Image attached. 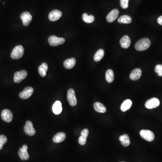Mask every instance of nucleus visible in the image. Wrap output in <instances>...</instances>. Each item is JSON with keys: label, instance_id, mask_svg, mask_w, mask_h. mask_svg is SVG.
Returning <instances> with one entry per match:
<instances>
[{"label": "nucleus", "instance_id": "obj_34", "mask_svg": "<svg viewBox=\"0 0 162 162\" xmlns=\"http://www.w3.org/2000/svg\"></svg>", "mask_w": 162, "mask_h": 162}, {"label": "nucleus", "instance_id": "obj_29", "mask_svg": "<svg viewBox=\"0 0 162 162\" xmlns=\"http://www.w3.org/2000/svg\"><path fill=\"white\" fill-rule=\"evenodd\" d=\"M155 72L158 74V75L160 77L162 76V65L159 64L156 65L155 67Z\"/></svg>", "mask_w": 162, "mask_h": 162}, {"label": "nucleus", "instance_id": "obj_26", "mask_svg": "<svg viewBox=\"0 0 162 162\" xmlns=\"http://www.w3.org/2000/svg\"><path fill=\"white\" fill-rule=\"evenodd\" d=\"M105 54V52L103 49H99L94 55V59L95 61L98 62L102 59Z\"/></svg>", "mask_w": 162, "mask_h": 162}, {"label": "nucleus", "instance_id": "obj_18", "mask_svg": "<svg viewBox=\"0 0 162 162\" xmlns=\"http://www.w3.org/2000/svg\"><path fill=\"white\" fill-rule=\"evenodd\" d=\"M75 64H76V60L74 58L67 59L64 62V66L66 69H71L74 67Z\"/></svg>", "mask_w": 162, "mask_h": 162}, {"label": "nucleus", "instance_id": "obj_8", "mask_svg": "<svg viewBox=\"0 0 162 162\" xmlns=\"http://www.w3.org/2000/svg\"><path fill=\"white\" fill-rule=\"evenodd\" d=\"M160 105V101L156 98H152L148 100L145 104L146 108L149 109H152L156 108Z\"/></svg>", "mask_w": 162, "mask_h": 162}, {"label": "nucleus", "instance_id": "obj_31", "mask_svg": "<svg viewBox=\"0 0 162 162\" xmlns=\"http://www.w3.org/2000/svg\"><path fill=\"white\" fill-rule=\"evenodd\" d=\"M86 138L81 135L78 139V143L81 145H84L86 143Z\"/></svg>", "mask_w": 162, "mask_h": 162}, {"label": "nucleus", "instance_id": "obj_21", "mask_svg": "<svg viewBox=\"0 0 162 162\" xmlns=\"http://www.w3.org/2000/svg\"><path fill=\"white\" fill-rule=\"evenodd\" d=\"M94 108L95 110L98 113H104L106 111V107L100 103H95L94 104Z\"/></svg>", "mask_w": 162, "mask_h": 162}, {"label": "nucleus", "instance_id": "obj_11", "mask_svg": "<svg viewBox=\"0 0 162 162\" xmlns=\"http://www.w3.org/2000/svg\"><path fill=\"white\" fill-rule=\"evenodd\" d=\"M20 18L22 20L23 25L25 26H28L32 20V16L29 12H24L20 15Z\"/></svg>", "mask_w": 162, "mask_h": 162}, {"label": "nucleus", "instance_id": "obj_6", "mask_svg": "<svg viewBox=\"0 0 162 162\" xmlns=\"http://www.w3.org/2000/svg\"><path fill=\"white\" fill-rule=\"evenodd\" d=\"M27 75L28 73L27 71L25 70L16 72L14 74V82L17 83L21 82L23 80H24L27 77Z\"/></svg>", "mask_w": 162, "mask_h": 162}, {"label": "nucleus", "instance_id": "obj_16", "mask_svg": "<svg viewBox=\"0 0 162 162\" xmlns=\"http://www.w3.org/2000/svg\"><path fill=\"white\" fill-rule=\"evenodd\" d=\"M120 44L122 48L127 49L130 46L131 40L128 36H124L120 40Z\"/></svg>", "mask_w": 162, "mask_h": 162}, {"label": "nucleus", "instance_id": "obj_3", "mask_svg": "<svg viewBox=\"0 0 162 162\" xmlns=\"http://www.w3.org/2000/svg\"><path fill=\"white\" fill-rule=\"evenodd\" d=\"M49 44L51 46H57L62 45L65 42V39L62 37H58L56 36H50L48 38Z\"/></svg>", "mask_w": 162, "mask_h": 162}, {"label": "nucleus", "instance_id": "obj_9", "mask_svg": "<svg viewBox=\"0 0 162 162\" xmlns=\"http://www.w3.org/2000/svg\"><path fill=\"white\" fill-rule=\"evenodd\" d=\"M1 116L2 120L7 123H10L13 120V114L7 109L4 110L2 111Z\"/></svg>", "mask_w": 162, "mask_h": 162}, {"label": "nucleus", "instance_id": "obj_4", "mask_svg": "<svg viewBox=\"0 0 162 162\" xmlns=\"http://www.w3.org/2000/svg\"><path fill=\"white\" fill-rule=\"evenodd\" d=\"M140 135L147 141H152L155 139V135L152 131L148 130H142L140 132Z\"/></svg>", "mask_w": 162, "mask_h": 162}, {"label": "nucleus", "instance_id": "obj_10", "mask_svg": "<svg viewBox=\"0 0 162 162\" xmlns=\"http://www.w3.org/2000/svg\"><path fill=\"white\" fill-rule=\"evenodd\" d=\"M33 88L30 86H28L25 88L24 89V90L19 94V97L22 99H27L29 98L30 96L33 94Z\"/></svg>", "mask_w": 162, "mask_h": 162}, {"label": "nucleus", "instance_id": "obj_14", "mask_svg": "<svg viewBox=\"0 0 162 162\" xmlns=\"http://www.w3.org/2000/svg\"><path fill=\"white\" fill-rule=\"evenodd\" d=\"M119 11L117 9H114L107 16L106 19L109 22H113L117 18L119 15Z\"/></svg>", "mask_w": 162, "mask_h": 162}, {"label": "nucleus", "instance_id": "obj_19", "mask_svg": "<svg viewBox=\"0 0 162 162\" xmlns=\"http://www.w3.org/2000/svg\"><path fill=\"white\" fill-rule=\"evenodd\" d=\"M52 110L54 113L56 115L60 114L62 111V104L59 100L54 103L52 107Z\"/></svg>", "mask_w": 162, "mask_h": 162}, {"label": "nucleus", "instance_id": "obj_17", "mask_svg": "<svg viewBox=\"0 0 162 162\" xmlns=\"http://www.w3.org/2000/svg\"><path fill=\"white\" fill-rule=\"evenodd\" d=\"M66 138V134L64 132H58L56 134L54 135L53 138V141L54 143H60L64 141Z\"/></svg>", "mask_w": 162, "mask_h": 162}, {"label": "nucleus", "instance_id": "obj_32", "mask_svg": "<svg viewBox=\"0 0 162 162\" xmlns=\"http://www.w3.org/2000/svg\"><path fill=\"white\" fill-rule=\"evenodd\" d=\"M89 134V131L88 129H84L81 132V135L87 138Z\"/></svg>", "mask_w": 162, "mask_h": 162}, {"label": "nucleus", "instance_id": "obj_15", "mask_svg": "<svg viewBox=\"0 0 162 162\" xmlns=\"http://www.w3.org/2000/svg\"><path fill=\"white\" fill-rule=\"evenodd\" d=\"M142 71L140 68H137L133 69L130 74V79L132 81L138 80L141 76Z\"/></svg>", "mask_w": 162, "mask_h": 162}, {"label": "nucleus", "instance_id": "obj_22", "mask_svg": "<svg viewBox=\"0 0 162 162\" xmlns=\"http://www.w3.org/2000/svg\"><path fill=\"white\" fill-rule=\"evenodd\" d=\"M48 66L47 64L43 63L39 68V72L40 75L42 77H45L46 75V72L48 70Z\"/></svg>", "mask_w": 162, "mask_h": 162}, {"label": "nucleus", "instance_id": "obj_13", "mask_svg": "<svg viewBox=\"0 0 162 162\" xmlns=\"http://www.w3.org/2000/svg\"><path fill=\"white\" fill-rule=\"evenodd\" d=\"M62 15V12H61L60 11L57 10H54L51 11V12L49 13L48 18H49V20L51 21H56L60 18Z\"/></svg>", "mask_w": 162, "mask_h": 162}, {"label": "nucleus", "instance_id": "obj_23", "mask_svg": "<svg viewBox=\"0 0 162 162\" xmlns=\"http://www.w3.org/2000/svg\"><path fill=\"white\" fill-rule=\"evenodd\" d=\"M132 101L129 99L126 100L124 101L123 102L121 106V110L123 112H125L129 110L132 106Z\"/></svg>", "mask_w": 162, "mask_h": 162}, {"label": "nucleus", "instance_id": "obj_2", "mask_svg": "<svg viewBox=\"0 0 162 162\" xmlns=\"http://www.w3.org/2000/svg\"><path fill=\"white\" fill-rule=\"evenodd\" d=\"M24 54V48L23 46L19 45L15 46L11 53V57L14 60H18L22 57Z\"/></svg>", "mask_w": 162, "mask_h": 162}, {"label": "nucleus", "instance_id": "obj_7", "mask_svg": "<svg viewBox=\"0 0 162 162\" xmlns=\"http://www.w3.org/2000/svg\"><path fill=\"white\" fill-rule=\"evenodd\" d=\"M25 133L29 136H33L36 133V131L33 127V123L30 121H27L24 127Z\"/></svg>", "mask_w": 162, "mask_h": 162}, {"label": "nucleus", "instance_id": "obj_20", "mask_svg": "<svg viewBox=\"0 0 162 162\" xmlns=\"http://www.w3.org/2000/svg\"><path fill=\"white\" fill-rule=\"evenodd\" d=\"M119 140L121 141V143L123 146L127 147L130 145V141L129 136L127 134L120 135L119 137Z\"/></svg>", "mask_w": 162, "mask_h": 162}, {"label": "nucleus", "instance_id": "obj_24", "mask_svg": "<svg viewBox=\"0 0 162 162\" xmlns=\"http://www.w3.org/2000/svg\"><path fill=\"white\" fill-rule=\"evenodd\" d=\"M132 19L131 17L127 15H124L120 16L118 19V21L120 24H130L131 22Z\"/></svg>", "mask_w": 162, "mask_h": 162}, {"label": "nucleus", "instance_id": "obj_25", "mask_svg": "<svg viewBox=\"0 0 162 162\" xmlns=\"http://www.w3.org/2000/svg\"><path fill=\"white\" fill-rule=\"evenodd\" d=\"M106 78L107 82L111 83L114 80V73L111 69H108L106 74Z\"/></svg>", "mask_w": 162, "mask_h": 162}, {"label": "nucleus", "instance_id": "obj_12", "mask_svg": "<svg viewBox=\"0 0 162 162\" xmlns=\"http://www.w3.org/2000/svg\"><path fill=\"white\" fill-rule=\"evenodd\" d=\"M28 146L25 145L22 148L19 149L18 155L21 160H27L29 158L28 152Z\"/></svg>", "mask_w": 162, "mask_h": 162}, {"label": "nucleus", "instance_id": "obj_28", "mask_svg": "<svg viewBox=\"0 0 162 162\" xmlns=\"http://www.w3.org/2000/svg\"><path fill=\"white\" fill-rule=\"evenodd\" d=\"M7 141V138L4 135H0V150L2 149L5 143Z\"/></svg>", "mask_w": 162, "mask_h": 162}, {"label": "nucleus", "instance_id": "obj_1", "mask_svg": "<svg viewBox=\"0 0 162 162\" xmlns=\"http://www.w3.org/2000/svg\"><path fill=\"white\" fill-rule=\"evenodd\" d=\"M150 40L147 38L141 39L135 43V47L138 51H144L146 50L150 46Z\"/></svg>", "mask_w": 162, "mask_h": 162}, {"label": "nucleus", "instance_id": "obj_27", "mask_svg": "<svg viewBox=\"0 0 162 162\" xmlns=\"http://www.w3.org/2000/svg\"><path fill=\"white\" fill-rule=\"evenodd\" d=\"M82 18L83 21L88 24L92 23L95 20V17L93 15H88L86 13H84L82 15Z\"/></svg>", "mask_w": 162, "mask_h": 162}, {"label": "nucleus", "instance_id": "obj_5", "mask_svg": "<svg viewBox=\"0 0 162 162\" xmlns=\"http://www.w3.org/2000/svg\"><path fill=\"white\" fill-rule=\"evenodd\" d=\"M67 98L69 105L71 106H74L77 105V99L75 96L74 90L73 89L71 88L68 90L67 92Z\"/></svg>", "mask_w": 162, "mask_h": 162}, {"label": "nucleus", "instance_id": "obj_33", "mask_svg": "<svg viewBox=\"0 0 162 162\" xmlns=\"http://www.w3.org/2000/svg\"><path fill=\"white\" fill-rule=\"evenodd\" d=\"M158 24L162 25V16H160L158 19Z\"/></svg>", "mask_w": 162, "mask_h": 162}, {"label": "nucleus", "instance_id": "obj_30", "mask_svg": "<svg viewBox=\"0 0 162 162\" xmlns=\"http://www.w3.org/2000/svg\"><path fill=\"white\" fill-rule=\"evenodd\" d=\"M128 2H129V0H120V3L121 7L124 9H126L128 8Z\"/></svg>", "mask_w": 162, "mask_h": 162}]
</instances>
